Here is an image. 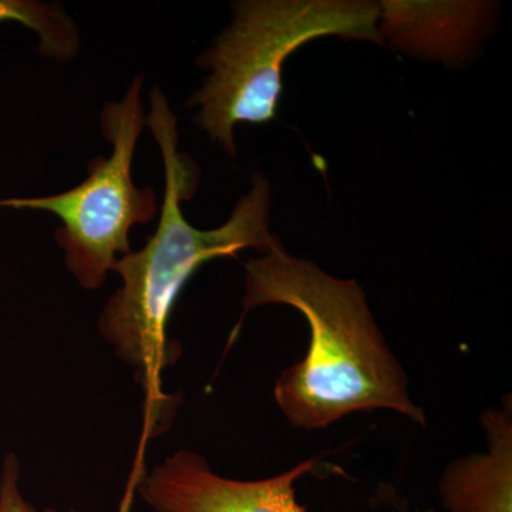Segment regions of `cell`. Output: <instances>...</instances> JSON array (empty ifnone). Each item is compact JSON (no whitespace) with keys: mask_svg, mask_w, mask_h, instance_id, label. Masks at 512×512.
Segmentation results:
<instances>
[{"mask_svg":"<svg viewBox=\"0 0 512 512\" xmlns=\"http://www.w3.org/2000/svg\"><path fill=\"white\" fill-rule=\"evenodd\" d=\"M151 128L164 161L163 210L153 237L140 251L120 256L113 272L123 285L111 295L99 320L104 340L146 393L150 433L161 431L177 410L175 397L161 390V375L180 357L181 348L168 338V319L192 275L207 262L235 258L252 248L261 254L281 247L269 231L271 190L261 174L251 178V190L239 200L231 218L215 229L192 227L181 204L197 190L198 175L190 158L178 151L177 117L158 87L150 94Z\"/></svg>","mask_w":512,"mask_h":512,"instance_id":"6da1fadb","label":"cell"},{"mask_svg":"<svg viewBox=\"0 0 512 512\" xmlns=\"http://www.w3.org/2000/svg\"><path fill=\"white\" fill-rule=\"evenodd\" d=\"M262 305L296 309L311 330L305 357L275 383V402L293 427L328 429L350 414L376 410L427 426L355 279L336 278L281 245L245 265L241 319Z\"/></svg>","mask_w":512,"mask_h":512,"instance_id":"7a4b0ae2","label":"cell"},{"mask_svg":"<svg viewBox=\"0 0 512 512\" xmlns=\"http://www.w3.org/2000/svg\"><path fill=\"white\" fill-rule=\"evenodd\" d=\"M377 3L363 0H242L228 28L198 59L212 73L188 106L198 124L231 157L237 124L276 119L282 72L299 47L323 36L383 43Z\"/></svg>","mask_w":512,"mask_h":512,"instance_id":"3957f363","label":"cell"},{"mask_svg":"<svg viewBox=\"0 0 512 512\" xmlns=\"http://www.w3.org/2000/svg\"><path fill=\"white\" fill-rule=\"evenodd\" d=\"M144 77L137 76L121 101L101 111L103 136L113 144L110 157L90 161L89 177L72 190L37 198L0 200V208L52 212L63 222L55 237L66 252V266L86 291L106 282L120 256L130 254V231L158 214L156 192L133 183L134 151L146 114L141 103Z\"/></svg>","mask_w":512,"mask_h":512,"instance_id":"277c9868","label":"cell"},{"mask_svg":"<svg viewBox=\"0 0 512 512\" xmlns=\"http://www.w3.org/2000/svg\"><path fill=\"white\" fill-rule=\"evenodd\" d=\"M316 460L262 480H235L215 473L200 453L180 450L141 478L138 493L157 512H306L296 483Z\"/></svg>","mask_w":512,"mask_h":512,"instance_id":"5b68a950","label":"cell"},{"mask_svg":"<svg viewBox=\"0 0 512 512\" xmlns=\"http://www.w3.org/2000/svg\"><path fill=\"white\" fill-rule=\"evenodd\" d=\"M487 451L451 461L439 481L446 512H512V404L488 407L480 416Z\"/></svg>","mask_w":512,"mask_h":512,"instance_id":"8992f818","label":"cell"},{"mask_svg":"<svg viewBox=\"0 0 512 512\" xmlns=\"http://www.w3.org/2000/svg\"><path fill=\"white\" fill-rule=\"evenodd\" d=\"M379 32L406 53L436 59L466 55L491 20L483 2L379 3Z\"/></svg>","mask_w":512,"mask_h":512,"instance_id":"52a82bcc","label":"cell"},{"mask_svg":"<svg viewBox=\"0 0 512 512\" xmlns=\"http://www.w3.org/2000/svg\"><path fill=\"white\" fill-rule=\"evenodd\" d=\"M16 22L39 36L40 55L69 62L79 52L80 36L62 6L36 0H0V23Z\"/></svg>","mask_w":512,"mask_h":512,"instance_id":"ba28073f","label":"cell"},{"mask_svg":"<svg viewBox=\"0 0 512 512\" xmlns=\"http://www.w3.org/2000/svg\"><path fill=\"white\" fill-rule=\"evenodd\" d=\"M0 512H57L53 508L37 510L20 490V464L15 454H8L0 470Z\"/></svg>","mask_w":512,"mask_h":512,"instance_id":"9c48e42d","label":"cell"},{"mask_svg":"<svg viewBox=\"0 0 512 512\" xmlns=\"http://www.w3.org/2000/svg\"><path fill=\"white\" fill-rule=\"evenodd\" d=\"M414 512H436V511H433V510H427V511H414Z\"/></svg>","mask_w":512,"mask_h":512,"instance_id":"30bf717a","label":"cell"}]
</instances>
